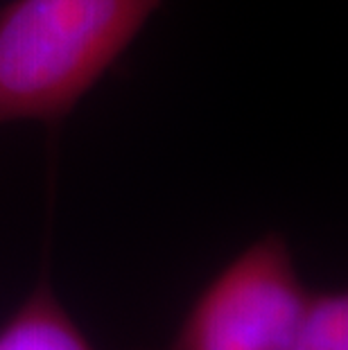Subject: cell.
Wrapping results in <instances>:
<instances>
[{
  "label": "cell",
  "instance_id": "cell-2",
  "mask_svg": "<svg viewBox=\"0 0 348 350\" xmlns=\"http://www.w3.org/2000/svg\"><path fill=\"white\" fill-rule=\"evenodd\" d=\"M312 289L280 233H265L213 275L159 350H292Z\"/></svg>",
  "mask_w": 348,
  "mask_h": 350
},
{
  "label": "cell",
  "instance_id": "cell-1",
  "mask_svg": "<svg viewBox=\"0 0 348 350\" xmlns=\"http://www.w3.org/2000/svg\"><path fill=\"white\" fill-rule=\"evenodd\" d=\"M165 0H10L0 7V124H57Z\"/></svg>",
  "mask_w": 348,
  "mask_h": 350
},
{
  "label": "cell",
  "instance_id": "cell-4",
  "mask_svg": "<svg viewBox=\"0 0 348 350\" xmlns=\"http://www.w3.org/2000/svg\"><path fill=\"white\" fill-rule=\"evenodd\" d=\"M292 350H348V294L312 292L299 339Z\"/></svg>",
  "mask_w": 348,
  "mask_h": 350
},
{
  "label": "cell",
  "instance_id": "cell-3",
  "mask_svg": "<svg viewBox=\"0 0 348 350\" xmlns=\"http://www.w3.org/2000/svg\"><path fill=\"white\" fill-rule=\"evenodd\" d=\"M0 350H95V346L59 301L48 271H41L29 294L0 323Z\"/></svg>",
  "mask_w": 348,
  "mask_h": 350
}]
</instances>
